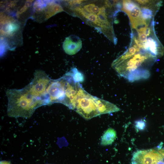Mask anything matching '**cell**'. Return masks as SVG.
I'll return each mask as SVG.
<instances>
[{"mask_svg": "<svg viewBox=\"0 0 164 164\" xmlns=\"http://www.w3.org/2000/svg\"><path fill=\"white\" fill-rule=\"evenodd\" d=\"M157 59L150 53L130 45L126 52L113 61L111 67L119 76L132 82L148 78L150 68Z\"/></svg>", "mask_w": 164, "mask_h": 164, "instance_id": "obj_1", "label": "cell"}, {"mask_svg": "<svg viewBox=\"0 0 164 164\" xmlns=\"http://www.w3.org/2000/svg\"><path fill=\"white\" fill-rule=\"evenodd\" d=\"M6 95L7 113L10 117L29 118L36 108L46 105L43 100L32 94L27 85L21 89L7 90Z\"/></svg>", "mask_w": 164, "mask_h": 164, "instance_id": "obj_2", "label": "cell"}, {"mask_svg": "<svg viewBox=\"0 0 164 164\" xmlns=\"http://www.w3.org/2000/svg\"><path fill=\"white\" fill-rule=\"evenodd\" d=\"M94 97L85 91L81 85L78 91L74 110L87 120L100 115Z\"/></svg>", "mask_w": 164, "mask_h": 164, "instance_id": "obj_3", "label": "cell"}, {"mask_svg": "<svg viewBox=\"0 0 164 164\" xmlns=\"http://www.w3.org/2000/svg\"><path fill=\"white\" fill-rule=\"evenodd\" d=\"M34 74L32 81L28 85L30 91L44 101L46 105H51L47 90L52 79L42 70H36Z\"/></svg>", "mask_w": 164, "mask_h": 164, "instance_id": "obj_4", "label": "cell"}, {"mask_svg": "<svg viewBox=\"0 0 164 164\" xmlns=\"http://www.w3.org/2000/svg\"><path fill=\"white\" fill-rule=\"evenodd\" d=\"M66 78L64 75L56 80H51L47 90L51 104L58 103L63 104L65 97Z\"/></svg>", "mask_w": 164, "mask_h": 164, "instance_id": "obj_5", "label": "cell"}, {"mask_svg": "<svg viewBox=\"0 0 164 164\" xmlns=\"http://www.w3.org/2000/svg\"><path fill=\"white\" fill-rule=\"evenodd\" d=\"M162 156L154 149L142 150L137 157L136 164H158L159 160Z\"/></svg>", "mask_w": 164, "mask_h": 164, "instance_id": "obj_6", "label": "cell"}, {"mask_svg": "<svg viewBox=\"0 0 164 164\" xmlns=\"http://www.w3.org/2000/svg\"><path fill=\"white\" fill-rule=\"evenodd\" d=\"M70 36L67 37L63 44V47L66 53L73 55L77 53L82 46V41L79 38Z\"/></svg>", "mask_w": 164, "mask_h": 164, "instance_id": "obj_7", "label": "cell"}, {"mask_svg": "<svg viewBox=\"0 0 164 164\" xmlns=\"http://www.w3.org/2000/svg\"><path fill=\"white\" fill-rule=\"evenodd\" d=\"M94 100L100 114H110L120 110L115 104L94 96Z\"/></svg>", "mask_w": 164, "mask_h": 164, "instance_id": "obj_8", "label": "cell"}, {"mask_svg": "<svg viewBox=\"0 0 164 164\" xmlns=\"http://www.w3.org/2000/svg\"><path fill=\"white\" fill-rule=\"evenodd\" d=\"M100 26L103 28L105 31H111L112 32V28L109 22L106 12L105 6H103L100 8L97 14Z\"/></svg>", "mask_w": 164, "mask_h": 164, "instance_id": "obj_9", "label": "cell"}, {"mask_svg": "<svg viewBox=\"0 0 164 164\" xmlns=\"http://www.w3.org/2000/svg\"><path fill=\"white\" fill-rule=\"evenodd\" d=\"M117 138L116 131L114 129L109 128L104 132L101 137V144L103 146L111 144Z\"/></svg>", "mask_w": 164, "mask_h": 164, "instance_id": "obj_10", "label": "cell"}, {"mask_svg": "<svg viewBox=\"0 0 164 164\" xmlns=\"http://www.w3.org/2000/svg\"><path fill=\"white\" fill-rule=\"evenodd\" d=\"M2 29V32L5 34L10 35L16 31L18 28V25L13 22H7Z\"/></svg>", "mask_w": 164, "mask_h": 164, "instance_id": "obj_11", "label": "cell"}, {"mask_svg": "<svg viewBox=\"0 0 164 164\" xmlns=\"http://www.w3.org/2000/svg\"><path fill=\"white\" fill-rule=\"evenodd\" d=\"M67 73L71 76L76 82L80 83L83 81L84 80V76L82 74L75 68L72 69Z\"/></svg>", "mask_w": 164, "mask_h": 164, "instance_id": "obj_12", "label": "cell"}, {"mask_svg": "<svg viewBox=\"0 0 164 164\" xmlns=\"http://www.w3.org/2000/svg\"><path fill=\"white\" fill-rule=\"evenodd\" d=\"M84 8L88 12L91 13H98L100 8L94 4H90L84 5Z\"/></svg>", "mask_w": 164, "mask_h": 164, "instance_id": "obj_13", "label": "cell"}, {"mask_svg": "<svg viewBox=\"0 0 164 164\" xmlns=\"http://www.w3.org/2000/svg\"><path fill=\"white\" fill-rule=\"evenodd\" d=\"M146 126V121L143 119L138 120L135 122V127L136 131L138 132L143 130L145 128Z\"/></svg>", "mask_w": 164, "mask_h": 164, "instance_id": "obj_14", "label": "cell"}, {"mask_svg": "<svg viewBox=\"0 0 164 164\" xmlns=\"http://www.w3.org/2000/svg\"><path fill=\"white\" fill-rule=\"evenodd\" d=\"M86 18L96 25L100 26L98 17L96 14L90 13Z\"/></svg>", "mask_w": 164, "mask_h": 164, "instance_id": "obj_15", "label": "cell"}, {"mask_svg": "<svg viewBox=\"0 0 164 164\" xmlns=\"http://www.w3.org/2000/svg\"><path fill=\"white\" fill-rule=\"evenodd\" d=\"M6 43L5 41L3 39H1L0 50L1 54L2 55L5 50L6 47Z\"/></svg>", "mask_w": 164, "mask_h": 164, "instance_id": "obj_16", "label": "cell"}, {"mask_svg": "<svg viewBox=\"0 0 164 164\" xmlns=\"http://www.w3.org/2000/svg\"><path fill=\"white\" fill-rule=\"evenodd\" d=\"M83 1L82 0H72L70 1L69 2L70 5H75L77 4H80L82 3V1Z\"/></svg>", "mask_w": 164, "mask_h": 164, "instance_id": "obj_17", "label": "cell"}, {"mask_svg": "<svg viewBox=\"0 0 164 164\" xmlns=\"http://www.w3.org/2000/svg\"><path fill=\"white\" fill-rule=\"evenodd\" d=\"M158 152L164 157V149H161L158 150Z\"/></svg>", "mask_w": 164, "mask_h": 164, "instance_id": "obj_18", "label": "cell"}, {"mask_svg": "<svg viewBox=\"0 0 164 164\" xmlns=\"http://www.w3.org/2000/svg\"><path fill=\"white\" fill-rule=\"evenodd\" d=\"M0 164H11V163L9 161H2L0 162Z\"/></svg>", "mask_w": 164, "mask_h": 164, "instance_id": "obj_19", "label": "cell"}]
</instances>
